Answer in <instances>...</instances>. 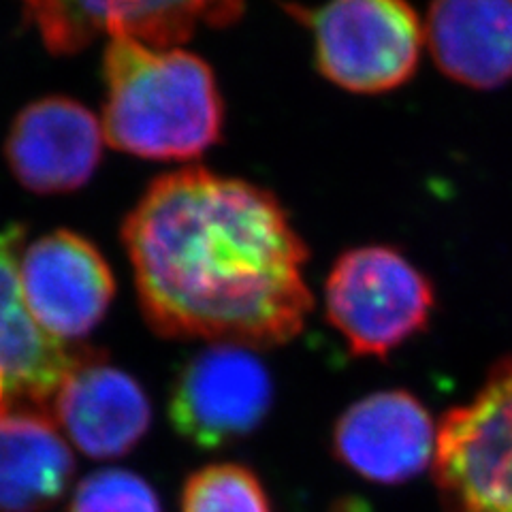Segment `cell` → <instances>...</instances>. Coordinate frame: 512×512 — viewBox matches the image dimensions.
<instances>
[{
	"instance_id": "obj_1",
	"label": "cell",
	"mask_w": 512,
	"mask_h": 512,
	"mask_svg": "<svg viewBox=\"0 0 512 512\" xmlns=\"http://www.w3.org/2000/svg\"><path fill=\"white\" fill-rule=\"evenodd\" d=\"M143 316L173 340L250 350L301 333L308 248L271 192L207 169L163 175L126 218Z\"/></svg>"
},
{
	"instance_id": "obj_2",
	"label": "cell",
	"mask_w": 512,
	"mask_h": 512,
	"mask_svg": "<svg viewBox=\"0 0 512 512\" xmlns=\"http://www.w3.org/2000/svg\"><path fill=\"white\" fill-rule=\"evenodd\" d=\"M103 133L111 148L190 160L218 143L224 103L210 64L180 47L114 37L105 52Z\"/></svg>"
},
{
	"instance_id": "obj_3",
	"label": "cell",
	"mask_w": 512,
	"mask_h": 512,
	"mask_svg": "<svg viewBox=\"0 0 512 512\" xmlns=\"http://www.w3.org/2000/svg\"><path fill=\"white\" fill-rule=\"evenodd\" d=\"M325 308L352 355L384 359L427 327L436 293L402 252L363 246L331 267Z\"/></svg>"
},
{
	"instance_id": "obj_4",
	"label": "cell",
	"mask_w": 512,
	"mask_h": 512,
	"mask_svg": "<svg viewBox=\"0 0 512 512\" xmlns=\"http://www.w3.org/2000/svg\"><path fill=\"white\" fill-rule=\"evenodd\" d=\"M431 468L448 512H512V357L444 414Z\"/></svg>"
},
{
	"instance_id": "obj_5",
	"label": "cell",
	"mask_w": 512,
	"mask_h": 512,
	"mask_svg": "<svg viewBox=\"0 0 512 512\" xmlns=\"http://www.w3.org/2000/svg\"><path fill=\"white\" fill-rule=\"evenodd\" d=\"M310 26L318 71L348 92H391L419 67L425 28L408 0H329Z\"/></svg>"
},
{
	"instance_id": "obj_6",
	"label": "cell",
	"mask_w": 512,
	"mask_h": 512,
	"mask_svg": "<svg viewBox=\"0 0 512 512\" xmlns=\"http://www.w3.org/2000/svg\"><path fill=\"white\" fill-rule=\"evenodd\" d=\"M256 350L212 344L178 374L169 399L175 431L205 451L250 436L274 404V382Z\"/></svg>"
},
{
	"instance_id": "obj_7",
	"label": "cell",
	"mask_w": 512,
	"mask_h": 512,
	"mask_svg": "<svg viewBox=\"0 0 512 512\" xmlns=\"http://www.w3.org/2000/svg\"><path fill=\"white\" fill-rule=\"evenodd\" d=\"M52 52H77L99 35L175 47L197 28L229 26L244 0H22Z\"/></svg>"
},
{
	"instance_id": "obj_8",
	"label": "cell",
	"mask_w": 512,
	"mask_h": 512,
	"mask_svg": "<svg viewBox=\"0 0 512 512\" xmlns=\"http://www.w3.org/2000/svg\"><path fill=\"white\" fill-rule=\"evenodd\" d=\"M333 453L378 485H399L434 466L438 425L410 391H376L350 404L333 425Z\"/></svg>"
},
{
	"instance_id": "obj_9",
	"label": "cell",
	"mask_w": 512,
	"mask_h": 512,
	"mask_svg": "<svg viewBox=\"0 0 512 512\" xmlns=\"http://www.w3.org/2000/svg\"><path fill=\"white\" fill-rule=\"evenodd\" d=\"M20 286L30 316L62 342L88 335L114 297L101 252L71 231L45 235L22 252Z\"/></svg>"
},
{
	"instance_id": "obj_10",
	"label": "cell",
	"mask_w": 512,
	"mask_h": 512,
	"mask_svg": "<svg viewBox=\"0 0 512 512\" xmlns=\"http://www.w3.org/2000/svg\"><path fill=\"white\" fill-rule=\"evenodd\" d=\"M52 419L92 459L126 455L146 436L152 408L141 384L92 355H77L52 397Z\"/></svg>"
},
{
	"instance_id": "obj_11",
	"label": "cell",
	"mask_w": 512,
	"mask_h": 512,
	"mask_svg": "<svg viewBox=\"0 0 512 512\" xmlns=\"http://www.w3.org/2000/svg\"><path fill=\"white\" fill-rule=\"evenodd\" d=\"M103 126L82 103L50 96L15 118L5 154L18 182L41 195L82 188L99 165Z\"/></svg>"
},
{
	"instance_id": "obj_12",
	"label": "cell",
	"mask_w": 512,
	"mask_h": 512,
	"mask_svg": "<svg viewBox=\"0 0 512 512\" xmlns=\"http://www.w3.org/2000/svg\"><path fill=\"white\" fill-rule=\"evenodd\" d=\"M22 239L18 224L0 231V412L13 406L50 410L58 384L77 357L43 331L26 308L18 256Z\"/></svg>"
},
{
	"instance_id": "obj_13",
	"label": "cell",
	"mask_w": 512,
	"mask_h": 512,
	"mask_svg": "<svg viewBox=\"0 0 512 512\" xmlns=\"http://www.w3.org/2000/svg\"><path fill=\"white\" fill-rule=\"evenodd\" d=\"M425 41L453 82L500 88L512 79V0H431Z\"/></svg>"
},
{
	"instance_id": "obj_14",
	"label": "cell",
	"mask_w": 512,
	"mask_h": 512,
	"mask_svg": "<svg viewBox=\"0 0 512 512\" xmlns=\"http://www.w3.org/2000/svg\"><path fill=\"white\" fill-rule=\"evenodd\" d=\"M75 470L50 410L0 412V512H41L67 491Z\"/></svg>"
},
{
	"instance_id": "obj_15",
	"label": "cell",
	"mask_w": 512,
	"mask_h": 512,
	"mask_svg": "<svg viewBox=\"0 0 512 512\" xmlns=\"http://www.w3.org/2000/svg\"><path fill=\"white\" fill-rule=\"evenodd\" d=\"M182 512H271V504L261 478L250 468L212 463L186 480Z\"/></svg>"
},
{
	"instance_id": "obj_16",
	"label": "cell",
	"mask_w": 512,
	"mask_h": 512,
	"mask_svg": "<svg viewBox=\"0 0 512 512\" xmlns=\"http://www.w3.org/2000/svg\"><path fill=\"white\" fill-rule=\"evenodd\" d=\"M71 512H163V508L154 489L141 476L109 468L79 483Z\"/></svg>"
}]
</instances>
